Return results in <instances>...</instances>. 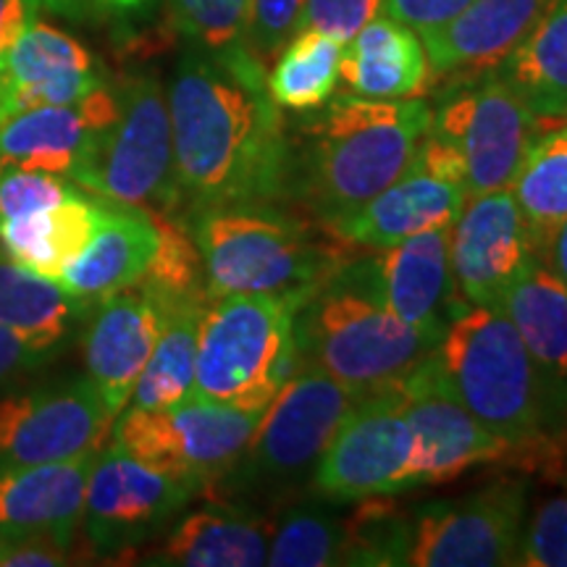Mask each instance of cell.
Returning a JSON list of instances; mask_svg holds the SVG:
<instances>
[{
	"mask_svg": "<svg viewBox=\"0 0 567 567\" xmlns=\"http://www.w3.org/2000/svg\"><path fill=\"white\" fill-rule=\"evenodd\" d=\"M166 103L179 208L195 216L289 195L292 147L250 48L195 45L176 63Z\"/></svg>",
	"mask_w": 567,
	"mask_h": 567,
	"instance_id": "cell-1",
	"label": "cell"
},
{
	"mask_svg": "<svg viewBox=\"0 0 567 567\" xmlns=\"http://www.w3.org/2000/svg\"><path fill=\"white\" fill-rule=\"evenodd\" d=\"M434 111L421 97L373 101L344 95L305 130L292 155L289 195L329 226L400 179L415 158Z\"/></svg>",
	"mask_w": 567,
	"mask_h": 567,
	"instance_id": "cell-2",
	"label": "cell"
},
{
	"mask_svg": "<svg viewBox=\"0 0 567 567\" xmlns=\"http://www.w3.org/2000/svg\"><path fill=\"white\" fill-rule=\"evenodd\" d=\"M436 358L463 405L513 446V463L557 471L565 446L549 394L513 321L496 305H467L452 318Z\"/></svg>",
	"mask_w": 567,
	"mask_h": 567,
	"instance_id": "cell-3",
	"label": "cell"
},
{
	"mask_svg": "<svg viewBox=\"0 0 567 567\" xmlns=\"http://www.w3.org/2000/svg\"><path fill=\"white\" fill-rule=\"evenodd\" d=\"M436 344L386 308L368 260L344 264L295 316L297 363L331 375L358 400L394 386Z\"/></svg>",
	"mask_w": 567,
	"mask_h": 567,
	"instance_id": "cell-4",
	"label": "cell"
},
{
	"mask_svg": "<svg viewBox=\"0 0 567 567\" xmlns=\"http://www.w3.org/2000/svg\"><path fill=\"white\" fill-rule=\"evenodd\" d=\"M193 239L208 300L226 295H295L308 300L350 260V245L329 231L318 237L274 203L195 213Z\"/></svg>",
	"mask_w": 567,
	"mask_h": 567,
	"instance_id": "cell-5",
	"label": "cell"
},
{
	"mask_svg": "<svg viewBox=\"0 0 567 567\" xmlns=\"http://www.w3.org/2000/svg\"><path fill=\"white\" fill-rule=\"evenodd\" d=\"M305 297L226 295L205 305L197 334L195 392L264 413L297 365L295 316Z\"/></svg>",
	"mask_w": 567,
	"mask_h": 567,
	"instance_id": "cell-6",
	"label": "cell"
},
{
	"mask_svg": "<svg viewBox=\"0 0 567 567\" xmlns=\"http://www.w3.org/2000/svg\"><path fill=\"white\" fill-rule=\"evenodd\" d=\"M116 95V118L97 134L69 179L101 200L174 216L179 189L166 92L158 76L140 74Z\"/></svg>",
	"mask_w": 567,
	"mask_h": 567,
	"instance_id": "cell-7",
	"label": "cell"
},
{
	"mask_svg": "<svg viewBox=\"0 0 567 567\" xmlns=\"http://www.w3.org/2000/svg\"><path fill=\"white\" fill-rule=\"evenodd\" d=\"M260 415L189 394L158 410L126 408L113 423V444L163 473L208 488L239 463Z\"/></svg>",
	"mask_w": 567,
	"mask_h": 567,
	"instance_id": "cell-8",
	"label": "cell"
},
{
	"mask_svg": "<svg viewBox=\"0 0 567 567\" xmlns=\"http://www.w3.org/2000/svg\"><path fill=\"white\" fill-rule=\"evenodd\" d=\"M431 134L452 145L465 168V193L513 187L523 161L542 134V122L496 71L457 80L434 116Z\"/></svg>",
	"mask_w": 567,
	"mask_h": 567,
	"instance_id": "cell-9",
	"label": "cell"
},
{
	"mask_svg": "<svg viewBox=\"0 0 567 567\" xmlns=\"http://www.w3.org/2000/svg\"><path fill=\"white\" fill-rule=\"evenodd\" d=\"M358 396L313 365L297 363L264 410L231 473L258 488H284L313 476L326 444Z\"/></svg>",
	"mask_w": 567,
	"mask_h": 567,
	"instance_id": "cell-10",
	"label": "cell"
},
{
	"mask_svg": "<svg viewBox=\"0 0 567 567\" xmlns=\"http://www.w3.org/2000/svg\"><path fill=\"white\" fill-rule=\"evenodd\" d=\"M415 436L394 386L354 400L326 444L310 484L329 505H350L415 486Z\"/></svg>",
	"mask_w": 567,
	"mask_h": 567,
	"instance_id": "cell-11",
	"label": "cell"
},
{
	"mask_svg": "<svg viewBox=\"0 0 567 567\" xmlns=\"http://www.w3.org/2000/svg\"><path fill=\"white\" fill-rule=\"evenodd\" d=\"M528 517V486L499 478L463 496L431 502L413 513L410 567H502L515 565Z\"/></svg>",
	"mask_w": 567,
	"mask_h": 567,
	"instance_id": "cell-12",
	"label": "cell"
},
{
	"mask_svg": "<svg viewBox=\"0 0 567 567\" xmlns=\"http://www.w3.org/2000/svg\"><path fill=\"white\" fill-rule=\"evenodd\" d=\"M415 436V486L444 484L488 463H513V446L463 405L442 371L436 347L394 384Z\"/></svg>",
	"mask_w": 567,
	"mask_h": 567,
	"instance_id": "cell-13",
	"label": "cell"
},
{
	"mask_svg": "<svg viewBox=\"0 0 567 567\" xmlns=\"http://www.w3.org/2000/svg\"><path fill=\"white\" fill-rule=\"evenodd\" d=\"M200 492L193 481L163 473L111 442L92 465L82 526L101 555H116L174 520Z\"/></svg>",
	"mask_w": 567,
	"mask_h": 567,
	"instance_id": "cell-14",
	"label": "cell"
},
{
	"mask_svg": "<svg viewBox=\"0 0 567 567\" xmlns=\"http://www.w3.org/2000/svg\"><path fill=\"white\" fill-rule=\"evenodd\" d=\"M116 417L87 379L0 396V467L101 452Z\"/></svg>",
	"mask_w": 567,
	"mask_h": 567,
	"instance_id": "cell-15",
	"label": "cell"
},
{
	"mask_svg": "<svg viewBox=\"0 0 567 567\" xmlns=\"http://www.w3.org/2000/svg\"><path fill=\"white\" fill-rule=\"evenodd\" d=\"M534 260L530 229L509 189L467 195L450 229L452 279L463 305H499Z\"/></svg>",
	"mask_w": 567,
	"mask_h": 567,
	"instance_id": "cell-16",
	"label": "cell"
},
{
	"mask_svg": "<svg viewBox=\"0 0 567 567\" xmlns=\"http://www.w3.org/2000/svg\"><path fill=\"white\" fill-rule=\"evenodd\" d=\"M166 308L168 305L140 281L90 305L92 316L84 331V379L95 386L113 417L130 405L134 384L161 337Z\"/></svg>",
	"mask_w": 567,
	"mask_h": 567,
	"instance_id": "cell-17",
	"label": "cell"
},
{
	"mask_svg": "<svg viewBox=\"0 0 567 567\" xmlns=\"http://www.w3.org/2000/svg\"><path fill=\"white\" fill-rule=\"evenodd\" d=\"M105 84L80 40L34 19L0 59V122L40 105L76 103Z\"/></svg>",
	"mask_w": 567,
	"mask_h": 567,
	"instance_id": "cell-18",
	"label": "cell"
},
{
	"mask_svg": "<svg viewBox=\"0 0 567 567\" xmlns=\"http://www.w3.org/2000/svg\"><path fill=\"white\" fill-rule=\"evenodd\" d=\"M450 229L452 226H436L368 258L386 308L439 342L452 318L465 310L457 308L463 300L452 279Z\"/></svg>",
	"mask_w": 567,
	"mask_h": 567,
	"instance_id": "cell-19",
	"label": "cell"
},
{
	"mask_svg": "<svg viewBox=\"0 0 567 567\" xmlns=\"http://www.w3.org/2000/svg\"><path fill=\"white\" fill-rule=\"evenodd\" d=\"M118 113V95L101 84L76 103L40 105L0 122V172L24 168L71 176L87 147Z\"/></svg>",
	"mask_w": 567,
	"mask_h": 567,
	"instance_id": "cell-20",
	"label": "cell"
},
{
	"mask_svg": "<svg viewBox=\"0 0 567 567\" xmlns=\"http://www.w3.org/2000/svg\"><path fill=\"white\" fill-rule=\"evenodd\" d=\"M465 200L467 193L463 184L439 179L410 163L400 179L381 189L358 210L323 226V231L350 247L386 250L421 231L452 226Z\"/></svg>",
	"mask_w": 567,
	"mask_h": 567,
	"instance_id": "cell-21",
	"label": "cell"
},
{
	"mask_svg": "<svg viewBox=\"0 0 567 567\" xmlns=\"http://www.w3.org/2000/svg\"><path fill=\"white\" fill-rule=\"evenodd\" d=\"M101 452L0 467V538L53 536L71 547L82 526L92 465Z\"/></svg>",
	"mask_w": 567,
	"mask_h": 567,
	"instance_id": "cell-22",
	"label": "cell"
},
{
	"mask_svg": "<svg viewBox=\"0 0 567 567\" xmlns=\"http://www.w3.org/2000/svg\"><path fill=\"white\" fill-rule=\"evenodd\" d=\"M547 0H473L442 30L421 34L431 74L471 80L499 66Z\"/></svg>",
	"mask_w": 567,
	"mask_h": 567,
	"instance_id": "cell-23",
	"label": "cell"
},
{
	"mask_svg": "<svg viewBox=\"0 0 567 567\" xmlns=\"http://www.w3.org/2000/svg\"><path fill=\"white\" fill-rule=\"evenodd\" d=\"M496 308L520 334L542 373L549 394L551 417L559 434H567V287L542 260L509 284Z\"/></svg>",
	"mask_w": 567,
	"mask_h": 567,
	"instance_id": "cell-24",
	"label": "cell"
},
{
	"mask_svg": "<svg viewBox=\"0 0 567 567\" xmlns=\"http://www.w3.org/2000/svg\"><path fill=\"white\" fill-rule=\"evenodd\" d=\"M155 247L158 224L151 210L103 200L101 224L87 247L55 276V281L92 305L137 284L151 266Z\"/></svg>",
	"mask_w": 567,
	"mask_h": 567,
	"instance_id": "cell-25",
	"label": "cell"
},
{
	"mask_svg": "<svg viewBox=\"0 0 567 567\" xmlns=\"http://www.w3.org/2000/svg\"><path fill=\"white\" fill-rule=\"evenodd\" d=\"M431 76L434 74L421 34L392 17H375L344 42L339 80L350 95L408 101L423 95Z\"/></svg>",
	"mask_w": 567,
	"mask_h": 567,
	"instance_id": "cell-26",
	"label": "cell"
},
{
	"mask_svg": "<svg viewBox=\"0 0 567 567\" xmlns=\"http://www.w3.org/2000/svg\"><path fill=\"white\" fill-rule=\"evenodd\" d=\"M271 523L237 507H203L182 517L147 563L168 567H258L268 563Z\"/></svg>",
	"mask_w": 567,
	"mask_h": 567,
	"instance_id": "cell-27",
	"label": "cell"
},
{
	"mask_svg": "<svg viewBox=\"0 0 567 567\" xmlns=\"http://www.w3.org/2000/svg\"><path fill=\"white\" fill-rule=\"evenodd\" d=\"M494 71L538 122H567V0H547L526 38Z\"/></svg>",
	"mask_w": 567,
	"mask_h": 567,
	"instance_id": "cell-28",
	"label": "cell"
},
{
	"mask_svg": "<svg viewBox=\"0 0 567 567\" xmlns=\"http://www.w3.org/2000/svg\"><path fill=\"white\" fill-rule=\"evenodd\" d=\"M103 216V200H90L80 189L51 208L0 221V247L13 264L55 279L80 255Z\"/></svg>",
	"mask_w": 567,
	"mask_h": 567,
	"instance_id": "cell-29",
	"label": "cell"
},
{
	"mask_svg": "<svg viewBox=\"0 0 567 567\" xmlns=\"http://www.w3.org/2000/svg\"><path fill=\"white\" fill-rule=\"evenodd\" d=\"M208 295L187 297L166 308L161 337L153 347L151 360L142 368L130 396L132 410H158L195 392L197 334Z\"/></svg>",
	"mask_w": 567,
	"mask_h": 567,
	"instance_id": "cell-30",
	"label": "cell"
},
{
	"mask_svg": "<svg viewBox=\"0 0 567 567\" xmlns=\"http://www.w3.org/2000/svg\"><path fill=\"white\" fill-rule=\"evenodd\" d=\"M90 305L74 297L55 279L0 258V326L19 334L61 347L76 318Z\"/></svg>",
	"mask_w": 567,
	"mask_h": 567,
	"instance_id": "cell-31",
	"label": "cell"
},
{
	"mask_svg": "<svg viewBox=\"0 0 567 567\" xmlns=\"http://www.w3.org/2000/svg\"><path fill=\"white\" fill-rule=\"evenodd\" d=\"M344 42L318 30H300L266 74L274 103L287 111H318L337 92Z\"/></svg>",
	"mask_w": 567,
	"mask_h": 567,
	"instance_id": "cell-32",
	"label": "cell"
},
{
	"mask_svg": "<svg viewBox=\"0 0 567 567\" xmlns=\"http://www.w3.org/2000/svg\"><path fill=\"white\" fill-rule=\"evenodd\" d=\"M509 193L520 205L536 258L567 218V122L542 132L523 161Z\"/></svg>",
	"mask_w": 567,
	"mask_h": 567,
	"instance_id": "cell-33",
	"label": "cell"
},
{
	"mask_svg": "<svg viewBox=\"0 0 567 567\" xmlns=\"http://www.w3.org/2000/svg\"><path fill=\"white\" fill-rule=\"evenodd\" d=\"M347 528L344 517L321 505H297L271 523L268 563L274 567L342 565Z\"/></svg>",
	"mask_w": 567,
	"mask_h": 567,
	"instance_id": "cell-34",
	"label": "cell"
},
{
	"mask_svg": "<svg viewBox=\"0 0 567 567\" xmlns=\"http://www.w3.org/2000/svg\"><path fill=\"white\" fill-rule=\"evenodd\" d=\"M344 528L342 565H408L413 513L396 507L392 494L360 499L358 509L344 517Z\"/></svg>",
	"mask_w": 567,
	"mask_h": 567,
	"instance_id": "cell-35",
	"label": "cell"
},
{
	"mask_svg": "<svg viewBox=\"0 0 567 567\" xmlns=\"http://www.w3.org/2000/svg\"><path fill=\"white\" fill-rule=\"evenodd\" d=\"M172 19L184 38L205 51L245 45L250 0H168Z\"/></svg>",
	"mask_w": 567,
	"mask_h": 567,
	"instance_id": "cell-36",
	"label": "cell"
},
{
	"mask_svg": "<svg viewBox=\"0 0 567 567\" xmlns=\"http://www.w3.org/2000/svg\"><path fill=\"white\" fill-rule=\"evenodd\" d=\"M517 567H567V488L547 496L526 517Z\"/></svg>",
	"mask_w": 567,
	"mask_h": 567,
	"instance_id": "cell-37",
	"label": "cell"
},
{
	"mask_svg": "<svg viewBox=\"0 0 567 567\" xmlns=\"http://www.w3.org/2000/svg\"><path fill=\"white\" fill-rule=\"evenodd\" d=\"M74 193V184H69L59 174L6 168V172H0V221H11V218L51 208Z\"/></svg>",
	"mask_w": 567,
	"mask_h": 567,
	"instance_id": "cell-38",
	"label": "cell"
},
{
	"mask_svg": "<svg viewBox=\"0 0 567 567\" xmlns=\"http://www.w3.org/2000/svg\"><path fill=\"white\" fill-rule=\"evenodd\" d=\"M305 0H250L245 45L260 63H271L300 32Z\"/></svg>",
	"mask_w": 567,
	"mask_h": 567,
	"instance_id": "cell-39",
	"label": "cell"
},
{
	"mask_svg": "<svg viewBox=\"0 0 567 567\" xmlns=\"http://www.w3.org/2000/svg\"><path fill=\"white\" fill-rule=\"evenodd\" d=\"M384 0H305L300 30H318L337 40H352L379 17Z\"/></svg>",
	"mask_w": 567,
	"mask_h": 567,
	"instance_id": "cell-40",
	"label": "cell"
},
{
	"mask_svg": "<svg viewBox=\"0 0 567 567\" xmlns=\"http://www.w3.org/2000/svg\"><path fill=\"white\" fill-rule=\"evenodd\" d=\"M471 3L473 0H384V11L415 34H429L457 19Z\"/></svg>",
	"mask_w": 567,
	"mask_h": 567,
	"instance_id": "cell-41",
	"label": "cell"
},
{
	"mask_svg": "<svg viewBox=\"0 0 567 567\" xmlns=\"http://www.w3.org/2000/svg\"><path fill=\"white\" fill-rule=\"evenodd\" d=\"M69 559V544L53 536L0 538V565L3 567H53Z\"/></svg>",
	"mask_w": 567,
	"mask_h": 567,
	"instance_id": "cell-42",
	"label": "cell"
},
{
	"mask_svg": "<svg viewBox=\"0 0 567 567\" xmlns=\"http://www.w3.org/2000/svg\"><path fill=\"white\" fill-rule=\"evenodd\" d=\"M55 352H59V347L38 342V339L0 326V384L11 381L13 375L30 371L34 365H42Z\"/></svg>",
	"mask_w": 567,
	"mask_h": 567,
	"instance_id": "cell-43",
	"label": "cell"
},
{
	"mask_svg": "<svg viewBox=\"0 0 567 567\" xmlns=\"http://www.w3.org/2000/svg\"><path fill=\"white\" fill-rule=\"evenodd\" d=\"M40 6L34 0H0V59L27 27L38 19Z\"/></svg>",
	"mask_w": 567,
	"mask_h": 567,
	"instance_id": "cell-44",
	"label": "cell"
},
{
	"mask_svg": "<svg viewBox=\"0 0 567 567\" xmlns=\"http://www.w3.org/2000/svg\"><path fill=\"white\" fill-rule=\"evenodd\" d=\"M538 260H542V264L567 287V218L557 226V231L551 234V239L547 247H544L542 258Z\"/></svg>",
	"mask_w": 567,
	"mask_h": 567,
	"instance_id": "cell-45",
	"label": "cell"
},
{
	"mask_svg": "<svg viewBox=\"0 0 567 567\" xmlns=\"http://www.w3.org/2000/svg\"><path fill=\"white\" fill-rule=\"evenodd\" d=\"M97 9L111 13V17H122V19H132V17H145L151 13L158 0H92Z\"/></svg>",
	"mask_w": 567,
	"mask_h": 567,
	"instance_id": "cell-46",
	"label": "cell"
},
{
	"mask_svg": "<svg viewBox=\"0 0 567 567\" xmlns=\"http://www.w3.org/2000/svg\"><path fill=\"white\" fill-rule=\"evenodd\" d=\"M40 9L61 13V17H71V19H80L87 11V6L92 0H34Z\"/></svg>",
	"mask_w": 567,
	"mask_h": 567,
	"instance_id": "cell-47",
	"label": "cell"
}]
</instances>
